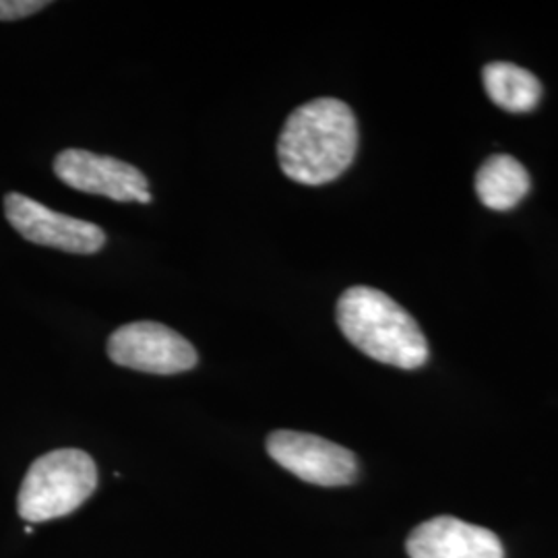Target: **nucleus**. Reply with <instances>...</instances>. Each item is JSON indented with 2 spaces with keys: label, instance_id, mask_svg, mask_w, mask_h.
I'll use <instances>...</instances> for the list:
<instances>
[{
  "label": "nucleus",
  "instance_id": "6",
  "mask_svg": "<svg viewBox=\"0 0 558 558\" xmlns=\"http://www.w3.org/2000/svg\"><path fill=\"white\" fill-rule=\"evenodd\" d=\"M4 216L23 239L40 246L75 255H94L106 244L100 226L52 211L21 193H9L4 197Z\"/></svg>",
  "mask_w": 558,
  "mask_h": 558
},
{
  "label": "nucleus",
  "instance_id": "8",
  "mask_svg": "<svg viewBox=\"0 0 558 558\" xmlns=\"http://www.w3.org/2000/svg\"><path fill=\"white\" fill-rule=\"evenodd\" d=\"M405 550L410 558H505L495 532L449 515L420 523Z\"/></svg>",
  "mask_w": 558,
  "mask_h": 558
},
{
  "label": "nucleus",
  "instance_id": "2",
  "mask_svg": "<svg viewBox=\"0 0 558 558\" xmlns=\"http://www.w3.org/2000/svg\"><path fill=\"white\" fill-rule=\"evenodd\" d=\"M338 325L362 354L414 371L428 360V343L416 319L385 292L354 286L338 300Z\"/></svg>",
  "mask_w": 558,
  "mask_h": 558
},
{
  "label": "nucleus",
  "instance_id": "5",
  "mask_svg": "<svg viewBox=\"0 0 558 558\" xmlns=\"http://www.w3.org/2000/svg\"><path fill=\"white\" fill-rule=\"evenodd\" d=\"M267 453L283 470L317 486H348L359 478L356 456L331 440L296 430L267 437Z\"/></svg>",
  "mask_w": 558,
  "mask_h": 558
},
{
  "label": "nucleus",
  "instance_id": "4",
  "mask_svg": "<svg viewBox=\"0 0 558 558\" xmlns=\"http://www.w3.org/2000/svg\"><path fill=\"white\" fill-rule=\"evenodd\" d=\"M108 356L124 368L149 375H179L197 366V350L179 331L156 323L135 320L108 338Z\"/></svg>",
  "mask_w": 558,
  "mask_h": 558
},
{
  "label": "nucleus",
  "instance_id": "12",
  "mask_svg": "<svg viewBox=\"0 0 558 558\" xmlns=\"http://www.w3.org/2000/svg\"><path fill=\"white\" fill-rule=\"evenodd\" d=\"M25 532H27V534H34V525H25Z\"/></svg>",
  "mask_w": 558,
  "mask_h": 558
},
{
  "label": "nucleus",
  "instance_id": "3",
  "mask_svg": "<svg viewBox=\"0 0 558 558\" xmlns=\"http://www.w3.org/2000/svg\"><path fill=\"white\" fill-rule=\"evenodd\" d=\"M98 486V468L81 449H57L36 459L21 484L17 509L27 523L64 518Z\"/></svg>",
  "mask_w": 558,
  "mask_h": 558
},
{
  "label": "nucleus",
  "instance_id": "11",
  "mask_svg": "<svg viewBox=\"0 0 558 558\" xmlns=\"http://www.w3.org/2000/svg\"><path fill=\"white\" fill-rule=\"evenodd\" d=\"M50 2L46 0H0V21H17L40 13Z\"/></svg>",
  "mask_w": 558,
  "mask_h": 558
},
{
  "label": "nucleus",
  "instance_id": "9",
  "mask_svg": "<svg viewBox=\"0 0 558 558\" xmlns=\"http://www.w3.org/2000/svg\"><path fill=\"white\" fill-rule=\"evenodd\" d=\"M530 191V174L511 156H493L480 166L476 174L478 199L497 211L513 209Z\"/></svg>",
  "mask_w": 558,
  "mask_h": 558
},
{
  "label": "nucleus",
  "instance_id": "7",
  "mask_svg": "<svg viewBox=\"0 0 558 558\" xmlns=\"http://www.w3.org/2000/svg\"><path fill=\"white\" fill-rule=\"evenodd\" d=\"M54 172L59 180L75 191L101 195L119 203H140L149 189V182L140 168L85 149L60 151L54 160Z\"/></svg>",
  "mask_w": 558,
  "mask_h": 558
},
{
  "label": "nucleus",
  "instance_id": "1",
  "mask_svg": "<svg viewBox=\"0 0 558 558\" xmlns=\"http://www.w3.org/2000/svg\"><path fill=\"white\" fill-rule=\"evenodd\" d=\"M359 124L352 108L336 98L302 104L281 129L279 166L300 184L319 186L339 179L356 158Z\"/></svg>",
  "mask_w": 558,
  "mask_h": 558
},
{
  "label": "nucleus",
  "instance_id": "10",
  "mask_svg": "<svg viewBox=\"0 0 558 558\" xmlns=\"http://www.w3.org/2000/svg\"><path fill=\"white\" fill-rule=\"evenodd\" d=\"M488 98L507 112H530L542 100L538 77L513 62H490L482 71Z\"/></svg>",
  "mask_w": 558,
  "mask_h": 558
}]
</instances>
